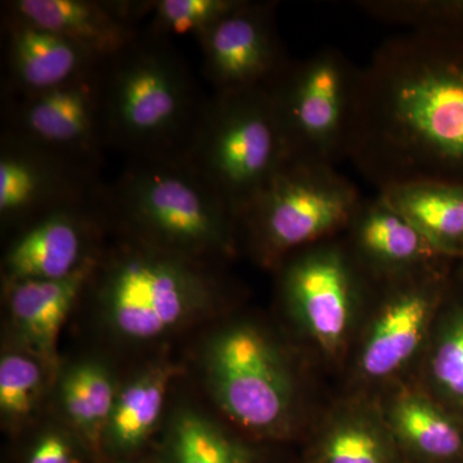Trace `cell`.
<instances>
[{
	"mask_svg": "<svg viewBox=\"0 0 463 463\" xmlns=\"http://www.w3.org/2000/svg\"><path fill=\"white\" fill-rule=\"evenodd\" d=\"M326 463H386L379 437L359 423L340 426L328 437Z\"/></svg>",
	"mask_w": 463,
	"mask_h": 463,
	"instance_id": "cell-28",
	"label": "cell"
},
{
	"mask_svg": "<svg viewBox=\"0 0 463 463\" xmlns=\"http://www.w3.org/2000/svg\"><path fill=\"white\" fill-rule=\"evenodd\" d=\"M102 212L100 197L97 203L61 207L26 224L5 252L7 281L57 279L74 273L94 257L88 234L94 216Z\"/></svg>",
	"mask_w": 463,
	"mask_h": 463,
	"instance_id": "cell-15",
	"label": "cell"
},
{
	"mask_svg": "<svg viewBox=\"0 0 463 463\" xmlns=\"http://www.w3.org/2000/svg\"><path fill=\"white\" fill-rule=\"evenodd\" d=\"M201 261L130 240L106 260L100 279V298L116 330L129 339H154L205 306L216 282Z\"/></svg>",
	"mask_w": 463,
	"mask_h": 463,
	"instance_id": "cell-6",
	"label": "cell"
},
{
	"mask_svg": "<svg viewBox=\"0 0 463 463\" xmlns=\"http://www.w3.org/2000/svg\"><path fill=\"white\" fill-rule=\"evenodd\" d=\"M286 258L281 261L283 294L322 349L336 352L349 330L364 268L349 248L331 239Z\"/></svg>",
	"mask_w": 463,
	"mask_h": 463,
	"instance_id": "cell-11",
	"label": "cell"
},
{
	"mask_svg": "<svg viewBox=\"0 0 463 463\" xmlns=\"http://www.w3.org/2000/svg\"><path fill=\"white\" fill-rule=\"evenodd\" d=\"M210 386L222 410L248 430L269 434L288 421L292 385L281 355L252 326L216 335L206 352Z\"/></svg>",
	"mask_w": 463,
	"mask_h": 463,
	"instance_id": "cell-8",
	"label": "cell"
},
{
	"mask_svg": "<svg viewBox=\"0 0 463 463\" xmlns=\"http://www.w3.org/2000/svg\"><path fill=\"white\" fill-rule=\"evenodd\" d=\"M100 78L105 146L129 160L183 154L206 99L169 38L139 33Z\"/></svg>",
	"mask_w": 463,
	"mask_h": 463,
	"instance_id": "cell-2",
	"label": "cell"
},
{
	"mask_svg": "<svg viewBox=\"0 0 463 463\" xmlns=\"http://www.w3.org/2000/svg\"><path fill=\"white\" fill-rule=\"evenodd\" d=\"M182 156L239 222L288 158L268 88L214 91Z\"/></svg>",
	"mask_w": 463,
	"mask_h": 463,
	"instance_id": "cell-4",
	"label": "cell"
},
{
	"mask_svg": "<svg viewBox=\"0 0 463 463\" xmlns=\"http://www.w3.org/2000/svg\"><path fill=\"white\" fill-rule=\"evenodd\" d=\"M444 257L463 252V188L414 183L380 191Z\"/></svg>",
	"mask_w": 463,
	"mask_h": 463,
	"instance_id": "cell-19",
	"label": "cell"
},
{
	"mask_svg": "<svg viewBox=\"0 0 463 463\" xmlns=\"http://www.w3.org/2000/svg\"><path fill=\"white\" fill-rule=\"evenodd\" d=\"M240 0H156L149 2V32L169 38L174 33L200 36Z\"/></svg>",
	"mask_w": 463,
	"mask_h": 463,
	"instance_id": "cell-25",
	"label": "cell"
},
{
	"mask_svg": "<svg viewBox=\"0 0 463 463\" xmlns=\"http://www.w3.org/2000/svg\"><path fill=\"white\" fill-rule=\"evenodd\" d=\"M174 376L172 365H158L137 377L118 394L103 437L114 452L128 455L147 440L160 420Z\"/></svg>",
	"mask_w": 463,
	"mask_h": 463,
	"instance_id": "cell-20",
	"label": "cell"
},
{
	"mask_svg": "<svg viewBox=\"0 0 463 463\" xmlns=\"http://www.w3.org/2000/svg\"><path fill=\"white\" fill-rule=\"evenodd\" d=\"M346 232L350 252L358 264L385 279L446 259L379 192L373 199H364Z\"/></svg>",
	"mask_w": 463,
	"mask_h": 463,
	"instance_id": "cell-16",
	"label": "cell"
},
{
	"mask_svg": "<svg viewBox=\"0 0 463 463\" xmlns=\"http://www.w3.org/2000/svg\"><path fill=\"white\" fill-rule=\"evenodd\" d=\"M116 397L109 371L91 362L72 367L61 385V399L67 417L91 444L99 443L105 437Z\"/></svg>",
	"mask_w": 463,
	"mask_h": 463,
	"instance_id": "cell-21",
	"label": "cell"
},
{
	"mask_svg": "<svg viewBox=\"0 0 463 463\" xmlns=\"http://www.w3.org/2000/svg\"><path fill=\"white\" fill-rule=\"evenodd\" d=\"M43 389L42 368L23 354H7L0 362V410L12 420L33 412Z\"/></svg>",
	"mask_w": 463,
	"mask_h": 463,
	"instance_id": "cell-26",
	"label": "cell"
},
{
	"mask_svg": "<svg viewBox=\"0 0 463 463\" xmlns=\"http://www.w3.org/2000/svg\"><path fill=\"white\" fill-rule=\"evenodd\" d=\"M102 209L133 240L182 257H225L236 243L239 222L182 155L130 160Z\"/></svg>",
	"mask_w": 463,
	"mask_h": 463,
	"instance_id": "cell-3",
	"label": "cell"
},
{
	"mask_svg": "<svg viewBox=\"0 0 463 463\" xmlns=\"http://www.w3.org/2000/svg\"><path fill=\"white\" fill-rule=\"evenodd\" d=\"M392 420L399 435L422 455L447 459L462 452L461 431L426 398L405 395L399 399Z\"/></svg>",
	"mask_w": 463,
	"mask_h": 463,
	"instance_id": "cell-23",
	"label": "cell"
},
{
	"mask_svg": "<svg viewBox=\"0 0 463 463\" xmlns=\"http://www.w3.org/2000/svg\"><path fill=\"white\" fill-rule=\"evenodd\" d=\"M356 7L374 20L412 33L463 36V0H365Z\"/></svg>",
	"mask_w": 463,
	"mask_h": 463,
	"instance_id": "cell-24",
	"label": "cell"
},
{
	"mask_svg": "<svg viewBox=\"0 0 463 463\" xmlns=\"http://www.w3.org/2000/svg\"><path fill=\"white\" fill-rule=\"evenodd\" d=\"M441 335L431 359V374L439 390L463 407V310Z\"/></svg>",
	"mask_w": 463,
	"mask_h": 463,
	"instance_id": "cell-27",
	"label": "cell"
},
{
	"mask_svg": "<svg viewBox=\"0 0 463 463\" xmlns=\"http://www.w3.org/2000/svg\"><path fill=\"white\" fill-rule=\"evenodd\" d=\"M5 30L8 83L18 96L52 90L103 62L74 42L32 24L7 16Z\"/></svg>",
	"mask_w": 463,
	"mask_h": 463,
	"instance_id": "cell-17",
	"label": "cell"
},
{
	"mask_svg": "<svg viewBox=\"0 0 463 463\" xmlns=\"http://www.w3.org/2000/svg\"><path fill=\"white\" fill-rule=\"evenodd\" d=\"M276 3L240 0L197 36L203 74L215 93L268 87L289 62L279 41Z\"/></svg>",
	"mask_w": 463,
	"mask_h": 463,
	"instance_id": "cell-12",
	"label": "cell"
},
{
	"mask_svg": "<svg viewBox=\"0 0 463 463\" xmlns=\"http://www.w3.org/2000/svg\"><path fill=\"white\" fill-rule=\"evenodd\" d=\"M167 463H254L248 450L203 414H178L167 437Z\"/></svg>",
	"mask_w": 463,
	"mask_h": 463,
	"instance_id": "cell-22",
	"label": "cell"
},
{
	"mask_svg": "<svg viewBox=\"0 0 463 463\" xmlns=\"http://www.w3.org/2000/svg\"><path fill=\"white\" fill-rule=\"evenodd\" d=\"M90 258L70 276L9 283V312L14 325L42 356L53 359L58 336L75 301L97 268Z\"/></svg>",
	"mask_w": 463,
	"mask_h": 463,
	"instance_id": "cell-18",
	"label": "cell"
},
{
	"mask_svg": "<svg viewBox=\"0 0 463 463\" xmlns=\"http://www.w3.org/2000/svg\"><path fill=\"white\" fill-rule=\"evenodd\" d=\"M105 185L99 165L67 157L3 134L0 147V218L25 221L70 205L97 203Z\"/></svg>",
	"mask_w": 463,
	"mask_h": 463,
	"instance_id": "cell-9",
	"label": "cell"
},
{
	"mask_svg": "<svg viewBox=\"0 0 463 463\" xmlns=\"http://www.w3.org/2000/svg\"><path fill=\"white\" fill-rule=\"evenodd\" d=\"M336 167L288 158L239 219L264 263L347 230L364 203Z\"/></svg>",
	"mask_w": 463,
	"mask_h": 463,
	"instance_id": "cell-5",
	"label": "cell"
},
{
	"mask_svg": "<svg viewBox=\"0 0 463 463\" xmlns=\"http://www.w3.org/2000/svg\"><path fill=\"white\" fill-rule=\"evenodd\" d=\"M346 158L377 192L463 188V36L408 32L377 48L359 67Z\"/></svg>",
	"mask_w": 463,
	"mask_h": 463,
	"instance_id": "cell-1",
	"label": "cell"
},
{
	"mask_svg": "<svg viewBox=\"0 0 463 463\" xmlns=\"http://www.w3.org/2000/svg\"><path fill=\"white\" fill-rule=\"evenodd\" d=\"M26 463H80V458L69 439L52 431L36 440Z\"/></svg>",
	"mask_w": 463,
	"mask_h": 463,
	"instance_id": "cell-29",
	"label": "cell"
},
{
	"mask_svg": "<svg viewBox=\"0 0 463 463\" xmlns=\"http://www.w3.org/2000/svg\"><path fill=\"white\" fill-rule=\"evenodd\" d=\"M438 265L388 279V300L368 335L361 370L370 379L392 376L404 367L421 345L431 315L444 291Z\"/></svg>",
	"mask_w": 463,
	"mask_h": 463,
	"instance_id": "cell-13",
	"label": "cell"
},
{
	"mask_svg": "<svg viewBox=\"0 0 463 463\" xmlns=\"http://www.w3.org/2000/svg\"><path fill=\"white\" fill-rule=\"evenodd\" d=\"M358 72L327 47L289 61L268 85L288 158L335 167L346 158Z\"/></svg>",
	"mask_w": 463,
	"mask_h": 463,
	"instance_id": "cell-7",
	"label": "cell"
},
{
	"mask_svg": "<svg viewBox=\"0 0 463 463\" xmlns=\"http://www.w3.org/2000/svg\"><path fill=\"white\" fill-rule=\"evenodd\" d=\"M8 17L63 36L100 61L115 56L138 36L149 2L12 0Z\"/></svg>",
	"mask_w": 463,
	"mask_h": 463,
	"instance_id": "cell-14",
	"label": "cell"
},
{
	"mask_svg": "<svg viewBox=\"0 0 463 463\" xmlns=\"http://www.w3.org/2000/svg\"><path fill=\"white\" fill-rule=\"evenodd\" d=\"M102 63L65 84L18 96L5 134L67 157L99 165L102 130Z\"/></svg>",
	"mask_w": 463,
	"mask_h": 463,
	"instance_id": "cell-10",
	"label": "cell"
},
{
	"mask_svg": "<svg viewBox=\"0 0 463 463\" xmlns=\"http://www.w3.org/2000/svg\"><path fill=\"white\" fill-rule=\"evenodd\" d=\"M462 259H463V252H462V255H461Z\"/></svg>",
	"mask_w": 463,
	"mask_h": 463,
	"instance_id": "cell-30",
	"label": "cell"
}]
</instances>
